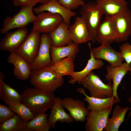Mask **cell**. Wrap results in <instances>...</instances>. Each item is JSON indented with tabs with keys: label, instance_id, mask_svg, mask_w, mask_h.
<instances>
[{
	"label": "cell",
	"instance_id": "cell-27",
	"mask_svg": "<svg viewBox=\"0 0 131 131\" xmlns=\"http://www.w3.org/2000/svg\"><path fill=\"white\" fill-rule=\"evenodd\" d=\"M45 113L35 116L27 123L26 131H48L51 128Z\"/></svg>",
	"mask_w": 131,
	"mask_h": 131
},
{
	"label": "cell",
	"instance_id": "cell-31",
	"mask_svg": "<svg viewBox=\"0 0 131 131\" xmlns=\"http://www.w3.org/2000/svg\"><path fill=\"white\" fill-rule=\"evenodd\" d=\"M16 114L9 107L0 104V124L13 117Z\"/></svg>",
	"mask_w": 131,
	"mask_h": 131
},
{
	"label": "cell",
	"instance_id": "cell-8",
	"mask_svg": "<svg viewBox=\"0 0 131 131\" xmlns=\"http://www.w3.org/2000/svg\"><path fill=\"white\" fill-rule=\"evenodd\" d=\"M112 16L116 30L115 42L126 41L131 35V12L127 7Z\"/></svg>",
	"mask_w": 131,
	"mask_h": 131
},
{
	"label": "cell",
	"instance_id": "cell-30",
	"mask_svg": "<svg viewBox=\"0 0 131 131\" xmlns=\"http://www.w3.org/2000/svg\"><path fill=\"white\" fill-rule=\"evenodd\" d=\"M8 106L11 110L18 115L27 122L35 116V115L30 110L21 102L16 104H10Z\"/></svg>",
	"mask_w": 131,
	"mask_h": 131
},
{
	"label": "cell",
	"instance_id": "cell-20",
	"mask_svg": "<svg viewBox=\"0 0 131 131\" xmlns=\"http://www.w3.org/2000/svg\"><path fill=\"white\" fill-rule=\"evenodd\" d=\"M79 50V44L73 42L69 45L62 47L51 46L50 50L51 66L66 57H71L74 59Z\"/></svg>",
	"mask_w": 131,
	"mask_h": 131
},
{
	"label": "cell",
	"instance_id": "cell-21",
	"mask_svg": "<svg viewBox=\"0 0 131 131\" xmlns=\"http://www.w3.org/2000/svg\"><path fill=\"white\" fill-rule=\"evenodd\" d=\"M69 25L63 21L55 29L49 34L51 39L52 46L62 47L73 42L68 30Z\"/></svg>",
	"mask_w": 131,
	"mask_h": 131
},
{
	"label": "cell",
	"instance_id": "cell-3",
	"mask_svg": "<svg viewBox=\"0 0 131 131\" xmlns=\"http://www.w3.org/2000/svg\"><path fill=\"white\" fill-rule=\"evenodd\" d=\"M34 6L30 5L22 7L16 14L12 17L8 16L6 17L3 20L0 33L5 34L12 29L25 27L29 24L33 23L36 17L33 13Z\"/></svg>",
	"mask_w": 131,
	"mask_h": 131
},
{
	"label": "cell",
	"instance_id": "cell-22",
	"mask_svg": "<svg viewBox=\"0 0 131 131\" xmlns=\"http://www.w3.org/2000/svg\"><path fill=\"white\" fill-rule=\"evenodd\" d=\"M77 91L80 94H83L85 96V98L83 100L88 103L87 107L90 111L112 108L114 105L117 103L115 98L113 96L103 98H95L87 95L84 90L82 88H78L77 89Z\"/></svg>",
	"mask_w": 131,
	"mask_h": 131
},
{
	"label": "cell",
	"instance_id": "cell-26",
	"mask_svg": "<svg viewBox=\"0 0 131 131\" xmlns=\"http://www.w3.org/2000/svg\"><path fill=\"white\" fill-rule=\"evenodd\" d=\"M0 99L8 105L21 103V96L16 90L4 82L0 87Z\"/></svg>",
	"mask_w": 131,
	"mask_h": 131
},
{
	"label": "cell",
	"instance_id": "cell-29",
	"mask_svg": "<svg viewBox=\"0 0 131 131\" xmlns=\"http://www.w3.org/2000/svg\"><path fill=\"white\" fill-rule=\"evenodd\" d=\"M74 59L71 57L64 58L51 66L59 76H70L74 71Z\"/></svg>",
	"mask_w": 131,
	"mask_h": 131
},
{
	"label": "cell",
	"instance_id": "cell-16",
	"mask_svg": "<svg viewBox=\"0 0 131 131\" xmlns=\"http://www.w3.org/2000/svg\"><path fill=\"white\" fill-rule=\"evenodd\" d=\"M7 60L14 66L13 74L17 79L25 81L29 79L32 67L21 57L15 52L10 53Z\"/></svg>",
	"mask_w": 131,
	"mask_h": 131
},
{
	"label": "cell",
	"instance_id": "cell-23",
	"mask_svg": "<svg viewBox=\"0 0 131 131\" xmlns=\"http://www.w3.org/2000/svg\"><path fill=\"white\" fill-rule=\"evenodd\" d=\"M95 3L106 16H114L127 8L126 0H96Z\"/></svg>",
	"mask_w": 131,
	"mask_h": 131
},
{
	"label": "cell",
	"instance_id": "cell-33",
	"mask_svg": "<svg viewBox=\"0 0 131 131\" xmlns=\"http://www.w3.org/2000/svg\"><path fill=\"white\" fill-rule=\"evenodd\" d=\"M122 57L127 63L131 64V44L128 42L122 44L119 46Z\"/></svg>",
	"mask_w": 131,
	"mask_h": 131
},
{
	"label": "cell",
	"instance_id": "cell-28",
	"mask_svg": "<svg viewBox=\"0 0 131 131\" xmlns=\"http://www.w3.org/2000/svg\"><path fill=\"white\" fill-rule=\"evenodd\" d=\"M27 122L16 114L0 125V131H26Z\"/></svg>",
	"mask_w": 131,
	"mask_h": 131
},
{
	"label": "cell",
	"instance_id": "cell-37",
	"mask_svg": "<svg viewBox=\"0 0 131 131\" xmlns=\"http://www.w3.org/2000/svg\"><path fill=\"white\" fill-rule=\"evenodd\" d=\"M129 71L130 72V74H131V67H130V70Z\"/></svg>",
	"mask_w": 131,
	"mask_h": 131
},
{
	"label": "cell",
	"instance_id": "cell-9",
	"mask_svg": "<svg viewBox=\"0 0 131 131\" xmlns=\"http://www.w3.org/2000/svg\"><path fill=\"white\" fill-rule=\"evenodd\" d=\"M89 46L90 51L96 59L105 60L113 67L120 66L123 64L124 60L121 53L114 49L111 44H101L100 46L92 49L90 45L89 44Z\"/></svg>",
	"mask_w": 131,
	"mask_h": 131
},
{
	"label": "cell",
	"instance_id": "cell-11",
	"mask_svg": "<svg viewBox=\"0 0 131 131\" xmlns=\"http://www.w3.org/2000/svg\"><path fill=\"white\" fill-rule=\"evenodd\" d=\"M28 33L26 27L13 32H7L0 41V49L10 53L15 52L26 38Z\"/></svg>",
	"mask_w": 131,
	"mask_h": 131
},
{
	"label": "cell",
	"instance_id": "cell-34",
	"mask_svg": "<svg viewBox=\"0 0 131 131\" xmlns=\"http://www.w3.org/2000/svg\"><path fill=\"white\" fill-rule=\"evenodd\" d=\"M14 6L22 7L30 5H35L37 3L36 0H12Z\"/></svg>",
	"mask_w": 131,
	"mask_h": 131
},
{
	"label": "cell",
	"instance_id": "cell-35",
	"mask_svg": "<svg viewBox=\"0 0 131 131\" xmlns=\"http://www.w3.org/2000/svg\"><path fill=\"white\" fill-rule=\"evenodd\" d=\"M53 0H36V2L42 4H45Z\"/></svg>",
	"mask_w": 131,
	"mask_h": 131
},
{
	"label": "cell",
	"instance_id": "cell-2",
	"mask_svg": "<svg viewBox=\"0 0 131 131\" xmlns=\"http://www.w3.org/2000/svg\"><path fill=\"white\" fill-rule=\"evenodd\" d=\"M29 79L34 87L51 93L61 86L64 82L63 77L59 75L51 66L32 70Z\"/></svg>",
	"mask_w": 131,
	"mask_h": 131
},
{
	"label": "cell",
	"instance_id": "cell-19",
	"mask_svg": "<svg viewBox=\"0 0 131 131\" xmlns=\"http://www.w3.org/2000/svg\"><path fill=\"white\" fill-rule=\"evenodd\" d=\"M62 105V99L59 97H56L54 103L50 111L48 119L51 128H54L57 121L61 123H70L74 120L70 115L66 112Z\"/></svg>",
	"mask_w": 131,
	"mask_h": 131
},
{
	"label": "cell",
	"instance_id": "cell-36",
	"mask_svg": "<svg viewBox=\"0 0 131 131\" xmlns=\"http://www.w3.org/2000/svg\"><path fill=\"white\" fill-rule=\"evenodd\" d=\"M128 100L131 104V96H130ZM129 110H130V112L128 115L127 120L128 118L131 116V107L129 108Z\"/></svg>",
	"mask_w": 131,
	"mask_h": 131
},
{
	"label": "cell",
	"instance_id": "cell-12",
	"mask_svg": "<svg viewBox=\"0 0 131 131\" xmlns=\"http://www.w3.org/2000/svg\"><path fill=\"white\" fill-rule=\"evenodd\" d=\"M112 109V108H108L100 110H92L90 111L86 118L85 130L103 131Z\"/></svg>",
	"mask_w": 131,
	"mask_h": 131
},
{
	"label": "cell",
	"instance_id": "cell-6",
	"mask_svg": "<svg viewBox=\"0 0 131 131\" xmlns=\"http://www.w3.org/2000/svg\"><path fill=\"white\" fill-rule=\"evenodd\" d=\"M40 33L32 29L25 41L15 52L31 65L35 58L39 49Z\"/></svg>",
	"mask_w": 131,
	"mask_h": 131
},
{
	"label": "cell",
	"instance_id": "cell-24",
	"mask_svg": "<svg viewBox=\"0 0 131 131\" xmlns=\"http://www.w3.org/2000/svg\"><path fill=\"white\" fill-rule=\"evenodd\" d=\"M90 56L86 66L83 70L79 72L74 71L70 75L69 84H73L76 82L81 83L82 80L92 70L100 69L103 66L104 63L102 60L95 58L90 51Z\"/></svg>",
	"mask_w": 131,
	"mask_h": 131
},
{
	"label": "cell",
	"instance_id": "cell-15",
	"mask_svg": "<svg viewBox=\"0 0 131 131\" xmlns=\"http://www.w3.org/2000/svg\"><path fill=\"white\" fill-rule=\"evenodd\" d=\"M131 64H129L125 62L121 66L113 67L108 65L106 67L107 74L105 76V79L108 82H113V96L116 99L117 103L121 101L117 94V90L122 79L127 72L129 71Z\"/></svg>",
	"mask_w": 131,
	"mask_h": 131
},
{
	"label": "cell",
	"instance_id": "cell-18",
	"mask_svg": "<svg viewBox=\"0 0 131 131\" xmlns=\"http://www.w3.org/2000/svg\"><path fill=\"white\" fill-rule=\"evenodd\" d=\"M68 30L73 42L78 44L85 43L91 39L88 27L81 17L77 16Z\"/></svg>",
	"mask_w": 131,
	"mask_h": 131
},
{
	"label": "cell",
	"instance_id": "cell-13",
	"mask_svg": "<svg viewBox=\"0 0 131 131\" xmlns=\"http://www.w3.org/2000/svg\"><path fill=\"white\" fill-rule=\"evenodd\" d=\"M62 103L63 107L68 111L74 121H86L90 110L84 101L79 99H74L71 97H66L62 99Z\"/></svg>",
	"mask_w": 131,
	"mask_h": 131
},
{
	"label": "cell",
	"instance_id": "cell-7",
	"mask_svg": "<svg viewBox=\"0 0 131 131\" xmlns=\"http://www.w3.org/2000/svg\"><path fill=\"white\" fill-rule=\"evenodd\" d=\"M38 14L32 29L41 33L49 34L63 21L62 17L57 14L43 12Z\"/></svg>",
	"mask_w": 131,
	"mask_h": 131
},
{
	"label": "cell",
	"instance_id": "cell-25",
	"mask_svg": "<svg viewBox=\"0 0 131 131\" xmlns=\"http://www.w3.org/2000/svg\"><path fill=\"white\" fill-rule=\"evenodd\" d=\"M129 109L128 107H122L118 105H116L113 111L112 116L108 118L104 130L118 131L119 127L124 121L126 114Z\"/></svg>",
	"mask_w": 131,
	"mask_h": 131
},
{
	"label": "cell",
	"instance_id": "cell-5",
	"mask_svg": "<svg viewBox=\"0 0 131 131\" xmlns=\"http://www.w3.org/2000/svg\"><path fill=\"white\" fill-rule=\"evenodd\" d=\"M80 13L88 27L91 41L93 43L95 42L97 31L103 15L102 12L95 2L91 1L82 6Z\"/></svg>",
	"mask_w": 131,
	"mask_h": 131
},
{
	"label": "cell",
	"instance_id": "cell-14",
	"mask_svg": "<svg viewBox=\"0 0 131 131\" xmlns=\"http://www.w3.org/2000/svg\"><path fill=\"white\" fill-rule=\"evenodd\" d=\"M116 30L115 22L112 16H106L98 28L96 41L98 43L111 44L115 42Z\"/></svg>",
	"mask_w": 131,
	"mask_h": 131
},
{
	"label": "cell",
	"instance_id": "cell-1",
	"mask_svg": "<svg viewBox=\"0 0 131 131\" xmlns=\"http://www.w3.org/2000/svg\"><path fill=\"white\" fill-rule=\"evenodd\" d=\"M21 102L28 107L35 115L45 113L51 109L56 97L53 93L37 88H26L21 94Z\"/></svg>",
	"mask_w": 131,
	"mask_h": 131
},
{
	"label": "cell",
	"instance_id": "cell-10",
	"mask_svg": "<svg viewBox=\"0 0 131 131\" xmlns=\"http://www.w3.org/2000/svg\"><path fill=\"white\" fill-rule=\"evenodd\" d=\"M41 44L38 54L31 64L32 70L41 69L51 66L50 50L52 46L51 39L48 34L41 35Z\"/></svg>",
	"mask_w": 131,
	"mask_h": 131
},
{
	"label": "cell",
	"instance_id": "cell-4",
	"mask_svg": "<svg viewBox=\"0 0 131 131\" xmlns=\"http://www.w3.org/2000/svg\"><path fill=\"white\" fill-rule=\"evenodd\" d=\"M81 83L89 91L92 97L103 98L113 96V84L104 83L92 71L82 80Z\"/></svg>",
	"mask_w": 131,
	"mask_h": 131
},
{
	"label": "cell",
	"instance_id": "cell-17",
	"mask_svg": "<svg viewBox=\"0 0 131 131\" xmlns=\"http://www.w3.org/2000/svg\"><path fill=\"white\" fill-rule=\"evenodd\" d=\"M33 11L37 14L46 11L59 14L62 17L64 21L69 24L71 18L76 15L75 12L62 5L57 0H53L47 3L33 8Z\"/></svg>",
	"mask_w": 131,
	"mask_h": 131
},
{
	"label": "cell",
	"instance_id": "cell-32",
	"mask_svg": "<svg viewBox=\"0 0 131 131\" xmlns=\"http://www.w3.org/2000/svg\"><path fill=\"white\" fill-rule=\"evenodd\" d=\"M59 3L71 10L76 9L80 6H83L85 3L83 0H58Z\"/></svg>",
	"mask_w": 131,
	"mask_h": 131
}]
</instances>
